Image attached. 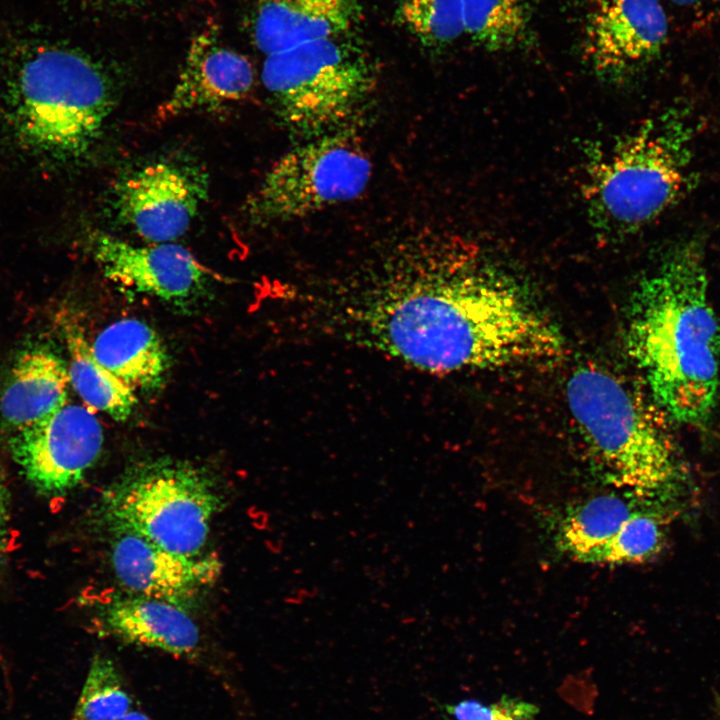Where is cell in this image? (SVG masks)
I'll return each instance as SVG.
<instances>
[{"label":"cell","mask_w":720,"mask_h":720,"mask_svg":"<svg viewBox=\"0 0 720 720\" xmlns=\"http://www.w3.org/2000/svg\"><path fill=\"white\" fill-rule=\"evenodd\" d=\"M350 341L423 372L448 374L559 359V328L513 275L458 241L404 252L333 296Z\"/></svg>","instance_id":"obj_1"},{"label":"cell","mask_w":720,"mask_h":720,"mask_svg":"<svg viewBox=\"0 0 720 720\" xmlns=\"http://www.w3.org/2000/svg\"><path fill=\"white\" fill-rule=\"evenodd\" d=\"M627 353L671 421L705 423L718 399L720 319L709 297L702 244L683 240L633 292Z\"/></svg>","instance_id":"obj_2"},{"label":"cell","mask_w":720,"mask_h":720,"mask_svg":"<svg viewBox=\"0 0 720 720\" xmlns=\"http://www.w3.org/2000/svg\"><path fill=\"white\" fill-rule=\"evenodd\" d=\"M566 398L588 452L618 487L649 499L673 491L682 481L685 472L671 419L649 393L586 364L571 374Z\"/></svg>","instance_id":"obj_3"},{"label":"cell","mask_w":720,"mask_h":720,"mask_svg":"<svg viewBox=\"0 0 720 720\" xmlns=\"http://www.w3.org/2000/svg\"><path fill=\"white\" fill-rule=\"evenodd\" d=\"M14 140L32 154L73 160L99 138L114 103L109 77L90 57L54 44L28 48L5 80Z\"/></svg>","instance_id":"obj_4"},{"label":"cell","mask_w":720,"mask_h":720,"mask_svg":"<svg viewBox=\"0 0 720 720\" xmlns=\"http://www.w3.org/2000/svg\"><path fill=\"white\" fill-rule=\"evenodd\" d=\"M693 131L680 112L648 119L618 137L586 168L583 185L596 232L624 237L677 204L694 184Z\"/></svg>","instance_id":"obj_5"},{"label":"cell","mask_w":720,"mask_h":720,"mask_svg":"<svg viewBox=\"0 0 720 720\" xmlns=\"http://www.w3.org/2000/svg\"><path fill=\"white\" fill-rule=\"evenodd\" d=\"M222 504L208 472L156 458L127 469L102 495L100 514L112 532H129L176 553L196 556Z\"/></svg>","instance_id":"obj_6"},{"label":"cell","mask_w":720,"mask_h":720,"mask_svg":"<svg viewBox=\"0 0 720 720\" xmlns=\"http://www.w3.org/2000/svg\"><path fill=\"white\" fill-rule=\"evenodd\" d=\"M262 82L282 123L305 140L350 119L371 93L369 57L344 36L319 39L267 55Z\"/></svg>","instance_id":"obj_7"},{"label":"cell","mask_w":720,"mask_h":720,"mask_svg":"<svg viewBox=\"0 0 720 720\" xmlns=\"http://www.w3.org/2000/svg\"><path fill=\"white\" fill-rule=\"evenodd\" d=\"M372 174L369 157L352 136L336 130L305 140L267 171L246 203L256 224L287 222L352 201Z\"/></svg>","instance_id":"obj_8"},{"label":"cell","mask_w":720,"mask_h":720,"mask_svg":"<svg viewBox=\"0 0 720 720\" xmlns=\"http://www.w3.org/2000/svg\"><path fill=\"white\" fill-rule=\"evenodd\" d=\"M104 434L95 411L66 403L45 420L14 431L11 455L41 496L57 498L74 489L98 460Z\"/></svg>","instance_id":"obj_9"},{"label":"cell","mask_w":720,"mask_h":720,"mask_svg":"<svg viewBox=\"0 0 720 720\" xmlns=\"http://www.w3.org/2000/svg\"><path fill=\"white\" fill-rule=\"evenodd\" d=\"M207 193L208 177L198 166L156 161L118 182L113 207L119 221L140 237L170 242L188 230Z\"/></svg>","instance_id":"obj_10"},{"label":"cell","mask_w":720,"mask_h":720,"mask_svg":"<svg viewBox=\"0 0 720 720\" xmlns=\"http://www.w3.org/2000/svg\"><path fill=\"white\" fill-rule=\"evenodd\" d=\"M667 35L659 0H589L582 55L597 76L618 81L655 58Z\"/></svg>","instance_id":"obj_11"},{"label":"cell","mask_w":720,"mask_h":720,"mask_svg":"<svg viewBox=\"0 0 720 720\" xmlns=\"http://www.w3.org/2000/svg\"><path fill=\"white\" fill-rule=\"evenodd\" d=\"M91 253L104 276L119 287L175 305L206 293L211 272L178 244L129 243L105 233L90 238Z\"/></svg>","instance_id":"obj_12"},{"label":"cell","mask_w":720,"mask_h":720,"mask_svg":"<svg viewBox=\"0 0 720 720\" xmlns=\"http://www.w3.org/2000/svg\"><path fill=\"white\" fill-rule=\"evenodd\" d=\"M113 534V569L131 594L184 607L219 575L221 565L216 558L176 553L129 532Z\"/></svg>","instance_id":"obj_13"},{"label":"cell","mask_w":720,"mask_h":720,"mask_svg":"<svg viewBox=\"0 0 720 720\" xmlns=\"http://www.w3.org/2000/svg\"><path fill=\"white\" fill-rule=\"evenodd\" d=\"M254 80L251 62L222 46L216 30L207 28L192 40L176 85L158 110L159 117L168 119L239 101L251 91Z\"/></svg>","instance_id":"obj_14"},{"label":"cell","mask_w":720,"mask_h":720,"mask_svg":"<svg viewBox=\"0 0 720 720\" xmlns=\"http://www.w3.org/2000/svg\"><path fill=\"white\" fill-rule=\"evenodd\" d=\"M101 633L126 644L195 660L203 651L199 627L182 606L141 595L117 597L100 614Z\"/></svg>","instance_id":"obj_15"},{"label":"cell","mask_w":720,"mask_h":720,"mask_svg":"<svg viewBox=\"0 0 720 720\" xmlns=\"http://www.w3.org/2000/svg\"><path fill=\"white\" fill-rule=\"evenodd\" d=\"M359 0H259L253 40L265 55L344 36L360 18Z\"/></svg>","instance_id":"obj_16"},{"label":"cell","mask_w":720,"mask_h":720,"mask_svg":"<svg viewBox=\"0 0 720 720\" xmlns=\"http://www.w3.org/2000/svg\"><path fill=\"white\" fill-rule=\"evenodd\" d=\"M69 384L67 363L50 347L24 349L1 392L3 421L14 432L45 420L67 403Z\"/></svg>","instance_id":"obj_17"},{"label":"cell","mask_w":720,"mask_h":720,"mask_svg":"<svg viewBox=\"0 0 720 720\" xmlns=\"http://www.w3.org/2000/svg\"><path fill=\"white\" fill-rule=\"evenodd\" d=\"M91 348L101 364L134 390L158 388L168 371L165 344L153 328L135 318L105 327Z\"/></svg>","instance_id":"obj_18"},{"label":"cell","mask_w":720,"mask_h":720,"mask_svg":"<svg viewBox=\"0 0 720 720\" xmlns=\"http://www.w3.org/2000/svg\"><path fill=\"white\" fill-rule=\"evenodd\" d=\"M61 329L69 355L70 384L84 404L116 421L127 420L137 404L135 390L97 360L78 322L63 319Z\"/></svg>","instance_id":"obj_19"},{"label":"cell","mask_w":720,"mask_h":720,"mask_svg":"<svg viewBox=\"0 0 720 720\" xmlns=\"http://www.w3.org/2000/svg\"><path fill=\"white\" fill-rule=\"evenodd\" d=\"M636 504L619 496L601 495L577 505L560 521L556 534L560 550L587 563L637 510Z\"/></svg>","instance_id":"obj_20"},{"label":"cell","mask_w":720,"mask_h":720,"mask_svg":"<svg viewBox=\"0 0 720 720\" xmlns=\"http://www.w3.org/2000/svg\"><path fill=\"white\" fill-rule=\"evenodd\" d=\"M464 33L488 51L526 44L530 13L526 0H462Z\"/></svg>","instance_id":"obj_21"},{"label":"cell","mask_w":720,"mask_h":720,"mask_svg":"<svg viewBox=\"0 0 720 720\" xmlns=\"http://www.w3.org/2000/svg\"><path fill=\"white\" fill-rule=\"evenodd\" d=\"M667 520L663 512L640 508L587 563L624 565L649 560L663 547Z\"/></svg>","instance_id":"obj_22"},{"label":"cell","mask_w":720,"mask_h":720,"mask_svg":"<svg viewBox=\"0 0 720 720\" xmlns=\"http://www.w3.org/2000/svg\"><path fill=\"white\" fill-rule=\"evenodd\" d=\"M133 700L114 661L96 654L70 720H118L132 710Z\"/></svg>","instance_id":"obj_23"},{"label":"cell","mask_w":720,"mask_h":720,"mask_svg":"<svg viewBox=\"0 0 720 720\" xmlns=\"http://www.w3.org/2000/svg\"><path fill=\"white\" fill-rule=\"evenodd\" d=\"M395 17L430 49L446 47L464 33L462 0H396Z\"/></svg>","instance_id":"obj_24"},{"label":"cell","mask_w":720,"mask_h":720,"mask_svg":"<svg viewBox=\"0 0 720 720\" xmlns=\"http://www.w3.org/2000/svg\"><path fill=\"white\" fill-rule=\"evenodd\" d=\"M539 707L517 697L503 695L488 704L487 720H536Z\"/></svg>","instance_id":"obj_25"},{"label":"cell","mask_w":720,"mask_h":720,"mask_svg":"<svg viewBox=\"0 0 720 720\" xmlns=\"http://www.w3.org/2000/svg\"><path fill=\"white\" fill-rule=\"evenodd\" d=\"M10 544V493L0 471V572L4 568Z\"/></svg>","instance_id":"obj_26"},{"label":"cell","mask_w":720,"mask_h":720,"mask_svg":"<svg viewBox=\"0 0 720 720\" xmlns=\"http://www.w3.org/2000/svg\"><path fill=\"white\" fill-rule=\"evenodd\" d=\"M451 720H487L488 704L474 699H464L442 706Z\"/></svg>","instance_id":"obj_27"},{"label":"cell","mask_w":720,"mask_h":720,"mask_svg":"<svg viewBox=\"0 0 720 720\" xmlns=\"http://www.w3.org/2000/svg\"><path fill=\"white\" fill-rule=\"evenodd\" d=\"M672 3L682 7H693L713 3L719 0H670Z\"/></svg>","instance_id":"obj_28"},{"label":"cell","mask_w":720,"mask_h":720,"mask_svg":"<svg viewBox=\"0 0 720 720\" xmlns=\"http://www.w3.org/2000/svg\"><path fill=\"white\" fill-rule=\"evenodd\" d=\"M118 720H152L148 715L145 713H142L141 711L137 710H131L126 715L121 717Z\"/></svg>","instance_id":"obj_29"},{"label":"cell","mask_w":720,"mask_h":720,"mask_svg":"<svg viewBox=\"0 0 720 720\" xmlns=\"http://www.w3.org/2000/svg\"><path fill=\"white\" fill-rule=\"evenodd\" d=\"M0 659H2V658H1V654H0Z\"/></svg>","instance_id":"obj_30"}]
</instances>
